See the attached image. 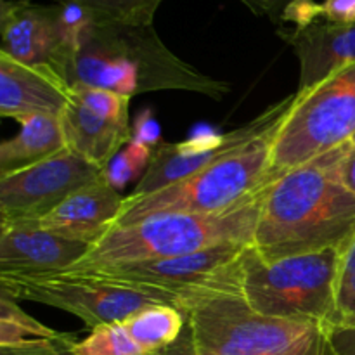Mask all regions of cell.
Listing matches in <instances>:
<instances>
[{"label": "cell", "instance_id": "6da1fadb", "mask_svg": "<svg viewBox=\"0 0 355 355\" xmlns=\"http://www.w3.org/2000/svg\"><path fill=\"white\" fill-rule=\"evenodd\" d=\"M349 142L269 184L252 243L266 262L340 250L352 238L355 196L340 180Z\"/></svg>", "mask_w": 355, "mask_h": 355}, {"label": "cell", "instance_id": "7a4b0ae2", "mask_svg": "<svg viewBox=\"0 0 355 355\" xmlns=\"http://www.w3.org/2000/svg\"><path fill=\"white\" fill-rule=\"evenodd\" d=\"M69 85L85 83L134 97L184 90L222 101L231 87L173 54L153 24H127L87 12L64 71Z\"/></svg>", "mask_w": 355, "mask_h": 355}, {"label": "cell", "instance_id": "3957f363", "mask_svg": "<svg viewBox=\"0 0 355 355\" xmlns=\"http://www.w3.org/2000/svg\"><path fill=\"white\" fill-rule=\"evenodd\" d=\"M267 187L220 214H162L111 227L64 272L173 259L217 246H252Z\"/></svg>", "mask_w": 355, "mask_h": 355}, {"label": "cell", "instance_id": "277c9868", "mask_svg": "<svg viewBox=\"0 0 355 355\" xmlns=\"http://www.w3.org/2000/svg\"><path fill=\"white\" fill-rule=\"evenodd\" d=\"M281 125L225 153L180 182L144 196H125L113 227L153 215L220 214L243 205L267 184L279 179L272 173L270 162Z\"/></svg>", "mask_w": 355, "mask_h": 355}, {"label": "cell", "instance_id": "5b68a950", "mask_svg": "<svg viewBox=\"0 0 355 355\" xmlns=\"http://www.w3.org/2000/svg\"><path fill=\"white\" fill-rule=\"evenodd\" d=\"M187 326L198 355H336L326 324L263 315L241 297L198 302Z\"/></svg>", "mask_w": 355, "mask_h": 355}, {"label": "cell", "instance_id": "8992f818", "mask_svg": "<svg viewBox=\"0 0 355 355\" xmlns=\"http://www.w3.org/2000/svg\"><path fill=\"white\" fill-rule=\"evenodd\" d=\"M340 250L266 262L252 246L243 253V300L272 318L302 319L338 328L336 274Z\"/></svg>", "mask_w": 355, "mask_h": 355}, {"label": "cell", "instance_id": "52a82bcc", "mask_svg": "<svg viewBox=\"0 0 355 355\" xmlns=\"http://www.w3.org/2000/svg\"><path fill=\"white\" fill-rule=\"evenodd\" d=\"M246 248L248 246H217L173 259L82 272L142 288L162 304L177 307L187 315L191 307L207 298H243V253Z\"/></svg>", "mask_w": 355, "mask_h": 355}, {"label": "cell", "instance_id": "ba28073f", "mask_svg": "<svg viewBox=\"0 0 355 355\" xmlns=\"http://www.w3.org/2000/svg\"><path fill=\"white\" fill-rule=\"evenodd\" d=\"M293 110L277 130L270 168L276 177L300 166L355 134V62L328 76L307 94H297Z\"/></svg>", "mask_w": 355, "mask_h": 355}, {"label": "cell", "instance_id": "9c48e42d", "mask_svg": "<svg viewBox=\"0 0 355 355\" xmlns=\"http://www.w3.org/2000/svg\"><path fill=\"white\" fill-rule=\"evenodd\" d=\"M0 293L69 312L82 319L90 331L123 321L148 305L162 304L142 288L87 272L0 274Z\"/></svg>", "mask_w": 355, "mask_h": 355}, {"label": "cell", "instance_id": "30bf717a", "mask_svg": "<svg viewBox=\"0 0 355 355\" xmlns=\"http://www.w3.org/2000/svg\"><path fill=\"white\" fill-rule=\"evenodd\" d=\"M85 17L82 7L64 0L59 6L2 0L0 54L23 64L49 66L64 78L76 33Z\"/></svg>", "mask_w": 355, "mask_h": 355}, {"label": "cell", "instance_id": "8fae6325", "mask_svg": "<svg viewBox=\"0 0 355 355\" xmlns=\"http://www.w3.org/2000/svg\"><path fill=\"white\" fill-rule=\"evenodd\" d=\"M104 172L66 148L37 165L0 175V222L33 224Z\"/></svg>", "mask_w": 355, "mask_h": 355}, {"label": "cell", "instance_id": "7c38bea8", "mask_svg": "<svg viewBox=\"0 0 355 355\" xmlns=\"http://www.w3.org/2000/svg\"><path fill=\"white\" fill-rule=\"evenodd\" d=\"M297 99V92L286 96L284 99L267 107L266 111H262L259 116L250 120L248 123L234 128L227 134L198 135V137L173 142V144L172 142H159L153 151L148 172L139 180L130 196H144V194L156 193L163 187L180 182L214 163L225 153L266 134L267 130L277 127L286 120Z\"/></svg>", "mask_w": 355, "mask_h": 355}, {"label": "cell", "instance_id": "4fadbf2b", "mask_svg": "<svg viewBox=\"0 0 355 355\" xmlns=\"http://www.w3.org/2000/svg\"><path fill=\"white\" fill-rule=\"evenodd\" d=\"M130 97L107 89L75 83L61 114L66 148L106 170L132 139L128 127Z\"/></svg>", "mask_w": 355, "mask_h": 355}, {"label": "cell", "instance_id": "5bb4252c", "mask_svg": "<svg viewBox=\"0 0 355 355\" xmlns=\"http://www.w3.org/2000/svg\"><path fill=\"white\" fill-rule=\"evenodd\" d=\"M277 33L291 45L300 61L297 94H307L328 76L355 62V23H335L322 12L309 24L279 28Z\"/></svg>", "mask_w": 355, "mask_h": 355}, {"label": "cell", "instance_id": "9a60e30c", "mask_svg": "<svg viewBox=\"0 0 355 355\" xmlns=\"http://www.w3.org/2000/svg\"><path fill=\"white\" fill-rule=\"evenodd\" d=\"M90 246L28 222H0V274L64 272Z\"/></svg>", "mask_w": 355, "mask_h": 355}, {"label": "cell", "instance_id": "2e32d148", "mask_svg": "<svg viewBox=\"0 0 355 355\" xmlns=\"http://www.w3.org/2000/svg\"><path fill=\"white\" fill-rule=\"evenodd\" d=\"M71 85L49 66H30L0 54V114L17 123L35 114L58 116L69 103Z\"/></svg>", "mask_w": 355, "mask_h": 355}, {"label": "cell", "instance_id": "e0dca14e", "mask_svg": "<svg viewBox=\"0 0 355 355\" xmlns=\"http://www.w3.org/2000/svg\"><path fill=\"white\" fill-rule=\"evenodd\" d=\"M123 201L125 196L107 182L104 173L97 180L69 194L51 214L33 222V225L62 238L94 245L113 227Z\"/></svg>", "mask_w": 355, "mask_h": 355}, {"label": "cell", "instance_id": "ac0fdd59", "mask_svg": "<svg viewBox=\"0 0 355 355\" xmlns=\"http://www.w3.org/2000/svg\"><path fill=\"white\" fill-rule=\"evenodd\" d=\"M19 125V132L0 144V175L33 166L66 149L61 118L35 114Z\"/></svg>", "mask_w": 355, "mask_h": 355}, {"label": "cell", "instance_id": "d6986e66", "mask_svg": "<svg viewBox=\"0 0 355 355\" xmlns=\"http://www.w3.org/2000/svg\"><path fill=\"white\" fill-rule=\"evenodd\" d=\"M120 322L142 349L159 355L180 338L187 326V315L172 305L153 304Z\"/></svg>", "mask_w": 355, "mask_h": 355}, {"label": "cell", "instance_id": "ffe728a7", "mask_svg": "<svg viewBox=\"0 0 355 355\" xmlns=\"http://www.w3.org/2000/svg\"><path fill=\"white\" fill-rule=\"evenodd\" d=\"M16 302L0 293V347L37 338H55L61 335L26 314Z\"/></svg>", "mask_w": 355, "mask_h": 355}, {"label": "cell", "instance_id": "44dd1931", "mask_svg": "<svg viewBox=\"0 0 355 355\" xmlns=\"http://www.w3.org/2000/svg\"><path fill=\"white\" fill-rule=\"evenodd\" d=\"M82 7L90 16L127 24H153L163 0H64Z\"/></svg>", "mask_w": 355, "mask_h": 355}, {"label": "cell", "instance_id": "7402d4cb", "mask_svg": "<svg viewBox=\"0 0 355 355\" xmlns=\"http://www.w3.org/2000/svg\"><path fill=\"white\" fill-rule=\"evenodd\" d=\"M76 355H153L142 349L121 322L99 326L87 338L76 342Z\"/></svg>", "mask_w": 355, "mask_h": 355}, {"label": "cell", "instance_id": "603a6c76", "mask_svg": "<svg viewBox=\"0 0 355 355\" xmlns=\"http://www.w3.org/2000/svg\"><path fill=\"white\" fill-rule=\"evenodd\" d=\"M155 148L146 142L130 139L106 168V179L114 189L121 191L132 180H141L151 165Z\"/></svg>", "mask_w": 355, "mask_h": 355}, {"label": "cell", "instance_id": "cb8c5ba5", "mask_svg": "<svg viewBox=\"0 0 355 355\" xmlns=\"http://www.w3.org/2000/svg\"><path fill=\"white\" fill-rule=\"evenodd\" d=\"M336 311L340 321L336 329L355 328V232L340 248L338 274H336Z\"/></svg>", "mask_w": 355, "mask_h": 355}, {"label": "cell", "instance_id": "d4e9b609", "mask_svg": "<svg viewBox=\"0 0 355 355\" xmlns=\"http://www.w3.org/2000/svg\"><path fill=\"white\" fill-rule=\"evenodd\" d=\"M75 335L61 333L55 338H37L0 347V355H76Z\"/></svg>", "mask_w": 355, "mask_h": 355}, {"label": "cell", "instance_id": "484cf974", "mask_svg": "<svg viewBox=\"0 0 355 355\" xmlns=\"http://www.w3.org/2000/svg\"><path fill=\"white\" fill-rule=\"evenodd\" d=\"M248 9H252L257 16L269 17L272 23L284 24L286 14L298 0H241Z\"/></svg>", "mask_w": 355, "mask_h": 355}, {"label": "cell", "instance_id": "4316f807", "mask_svg": "<svg viewBox=\"0 0 355 355\" xmlns=\"http://www.w3.org/2000/svg\"><path fill=\"white\" fill-rule=\"evenodd\" d=\"M322 12L329 21L343 24L355 23V0H324Z\"/></svg>", "mask_w": 355, "mask_h": 355}, {"label": "cell", "instance_id": "83f0119b", "mask_svg": "<svg viewBox=\"0 0 355 355\" xmlns=\"http://www.w3.org/2000/svg\"><path fill=\"white\" fill-rule=\"evenodd\" d=\"M340 180L355 196V142L347 144L345 155L340 162Z\"/></svg>", "mask_w": 355, "mask_h": 355}, {"label": "cell", "instance_id": "f1b7e54d", "mask_svg": "<svg viewBox=\"0 0 355 355\" xmlns=\"http://www.w3.org/2000/svg\"><path fill=\"white\" fill-rule=\"evenodd\" d=\"M132 139L146 142V144L156 148V146L159 144L158 127H156V123L151 120V118L148 116L141 118V120H137V128H135V132L132 134Z\"/></svg>", "mask_w": 355, "mask_h": 355}, {"label": "cell", "instance_id": "f546056e", "mask_svg": "<svg viewBox=\"0 0 355 355\" xmlns=\"http://www.w3.org/2000/svg\"><path fill=\"white\" fill-rule=\"evenodd\" d=\"M336 355H355V328H340L333 333Z\"/></svg>", "mask_w": 355, "mask_h": 355}, {"label": "cell", "instance_id": "4dcf8cb0", "mask_svg": "<svg viewBox=\"0 0 355 355\" xmlns=\"http://www.w3.org/2000/svg\"><path fill=\"white\" fill-rule=\"evenodd\" d=\"M159 355H198L194 352L193 336H191L189 326H186V329H184V333L180 335V338L177 340L173 345H170L168 349L163 350Z\"/></svg>", "mask_w": 355, "mask_h": 355}, {"label": "cell", "instance_id": "1f68e13d", "mask_svg": "<svg viewBox=\"0 0 355 355\" xmlns=\"http://www.w3.org/2000/svg\"><path fill=\"white\" fill-rule=\"evenodd\" d=\"M350 141H352V142H355V134L352 135V139H350Z\"/></svg>", "mask_w": 355, "mask_h": 355}]
</instances>
